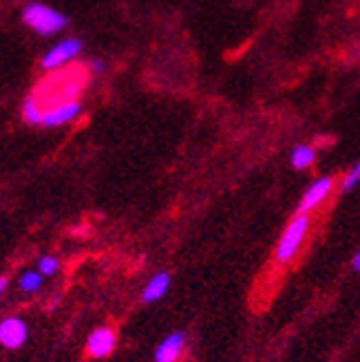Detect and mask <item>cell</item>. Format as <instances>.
<instances>
[{"instance_id": "obj_11", "label": "cell", "mask_w": 360, "mask_h": 362, "mask_svg": "<svg viewBox=\"0 0 360 362\" xmlns=\"http://www.w3.org/2000/svg\"><path fill=\"white\" fill-rule=\"evenodd\" d=\"M314 159H316V151L312 146H308V144H298V146L292 148V155H290V161L296 170L310 168L314 164Z\"/></svg>"}, {"instance_id": "obj_6", "label": "cell", "mask_w": 360, "mask_h": 362, "mask_svg": "<svg viewBox=\"0 0 360 362\" xmlns=\"http://www.w3.org/2000/svg\"><path fill=\"white\" fill-rule=\"evenodd\" d=\"M117 347V334L111 327H95L86 338V356H91L95 360L109 358Z\"/></svg>"}, {"instance_id": "obj_17", "label": "cell", "mask_w": 360, "mask_h": 362, "mask_svg": "<svg viewBox=\"0 0 360 362\" xmlns=\"http://www.w3.org/2000/svg\"><path fill=\"white\" fill-rule=\"evenodd\" d=\"M354 269H356V272H360V252L354 257Z\"/></svg>"}, {"instance_id": "obj_1", "label": "cell", "mask_w": 360, "mask_h": 362, "mask_svg": "<svg viewBox=\"0 0 360 362\" xmlns=\"http://www.w3.org/2000/svg\"><path fill=\"white\" fill-rule=\"evenodd\" d=\"M21 23L40 38H53V35L66 31L71 18L64 11L42 3V0H31L21 9Z\"/></svg>"}, {"instance_id": "obj_13", "label": "cell", "mask_w": 360, "mask_h": 362, "mask_svg": "<svg viewBox=\"0 0 360 362\" xmlns=\"http://www.w3.org/2000/svg\"><path fill=\"white\" fill-rule=\"evenodd\" d=\"M58 269H60V263H58V259H56V257L42 255V257L38 259V272H40V274H42L45 279H47V276H53Z\"/></svg>"}, {"instance_id": "obj_2", "label": "cell", "mask_w": 360, "mask_h": 362, "mask_svg": "<svg viewBox=\"0 0 360 362\" xmlns=\"http://www.w3.org/2000/svg\"><path fill=\"white\" fill-rule=\"evenodd\" d=\"M310 214H296L294 219L287 223L285 232H283V237L277 245V263L285 265V263H290L296 255H298V250L305 241V237H308V232H310Z\"/></svg>"}, {"instance_id": "obj_14", "label": "cell", "mask_w": 360, "mask_h": 362, "mask_svg": "<svg viewBox=\"0 0 360 362\" xmlns=\"http://www.w3.org/2000/svg\"><path fill=\"white\" fill-rule=\"evenodd\" d=\"M358 184H360V161H358V164L345 175L343 184H340V190H343V192H349V190H354Z\"/></svg>"}, {"instance_id": "obj_3", "label": "cell", "mask_w": 360, "mask_h": 362, "mask_svg": "<svg viewBox=\"0 0 360 362\" xmlns=\"http://www.w3.org/2000/svg\"><path fill=\"white\" fill-rule=\"evenodd\" d=\"M84 53V40L78 35H69V38L58 40L53 47H49L42 58H40V69L42 71H56L62 69L64 64L78 60Z\"/></svg>"}, {"instance_id": "obj_15", "label": "cell", "mask_w": 360, "mask_h": 362, "mask_svg": "<svg viewBox=\"0 0 360 362\" xmlns=\"http://www.w3.org/2000/svg\"><path fill=\"white\" fill-rule=\"evenodd\" d=\"M106 69H109V64H106V60H102V58H91V60H88V74L95 76V78L104 76Z\"/></svg>"}, {"instance_id": "obj_5", "label": "cell", "mask_w": 360, "mask_h": 362, "mask_svg": "<svg viewBox=\"0 0 360 362\" xmlns=\"http://www.w3.org/2000/svg\"><path fill=\"white\" fill-rule=\"evenodd\" d=\"M27 338H29V327L23 318L9 316L5 320H0V347L16 351L25 345Z\"/></svg>"}, {"instance_id": "obj_10", "label": "cell", "mask_w": 360, "mask_h": 362, "mask_svg": "<svg viewBox=\"0 0 360 362\" xmlns=\"http://www.w3.org/2000/svg\"><path fill=\"white\" fill-rule=\"evenodd\" d=\"M21 115L25 119V124L29 126H40L42 124V115H45V108H42V102L40 98L31 93L23 100V106H21Z\"/></svg>"}, {"instance_id": "obj_16", "label": "cell", "mask_w": 360, "mask_h": 362, "mask_svg": "<svg viewBox=\"0 0 360 362\" xmlns=\"http://www.w3.org/2000/svg\"><path fill=\"white\" fill-rule=\"evenodd\" d=\"M7 292V279L0 276V298H3V294Z\"/></svg>"}, {"instance_id": "obj_8", "label": "cell", "mask_w": 360, "mask_h": 362, "mask_svg": "<svg viewBox=\"0 0 360 362\" xmlns=\"http://www.w3.org/2000/svg\"><path fill=\"white\" fill-rule=\"evenodd\" d=\"M186 334L184 332H173L168 334L164 340L159 342L155 349V362H177L179 356H182L184 347H186Z\"/></svg>"}, {"instance_id": "obj_12", "label": "cell", "mask_w": 360, "mask_h": 362, "mask_svg": "<svg viewBox=\"0 0 360 362\" xmlns=\"http://www.w3.org/2000/svg\"><path fill=\"white\" fill-rule=\"evenodd\" d=\"M45 283V276L40 274L38 269H27L21 274V279H18V287L23 289V292L31 294V292H38V289L42 287Z\"/></svg>"}, {"instance_id": "obj_4", "label": "cell", "mask_w": 360, "mask_h": 362, "mask_svg": "<svg viewBox=\"0 0 360 362\" xmlns=\"http://www.w3.org/2000/svg\"><path fill=\"white\" fill-rule=\"evenodd\" d=\"M84 111V106L80 100H64V102H56L53 106L45 108L42 115V129H60V126L74 124Z\"/></svg>"}, {"instance_id": "obj_7", "label": "cell", "mask_w": 360, "mask_h": 362, "mask_svg": "<svg viewBox=\"0 0 360 362\" xmlns=\"http://www.w3.org/2000/svg\"><path fill=\"white\" fill-rule=\"evenodd\" d=\"M334 184H336L334 177H320V179H316L314 184L308 190H305V194L301 197V204L296 208V214H310L312 210H316L332 194Z\"/></svg>"}, {"instance_id": "obj_9", "label": "cell", "mask_w": 360, "mask_h": 362, "mask_svg": "<svg viewBox=\"0 0 360 362\" xmlns=\"http://www.w3.org/2000/svg\"><path fill=\"white\" fill-rule=\"evenodd\" d=\"M170 272L166 269H161L157 272V274L146 283V287H144V292H141V300L151 305V303H157L161 300L166 294H168V289H170Z\"/></svg>"}]
</instances>
